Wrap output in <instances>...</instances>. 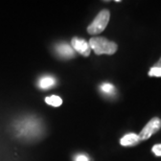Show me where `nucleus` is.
I'll use <instances>...</instances> for the list:
<instances>
[{
	"instance_id": "ddd939ff",
	"label": "nucleus",
	"mask_w": 161,
	"mask_h": 161,
	"mask_svg": "<svg viewBox=\"0 0 161 161\" xmlns=\"http://www.w3.org/2000/svg\"><path fill=\"white\" fill-rule=\"evenodd\" d=\"M75 161H90V159H89L88 156L84 155V154H80V155H78L75 157Z\"/></svg>"
},
{
	"instance_id": "4468645a",
	"label": "nucleus",
	"mask_w": 161,
	"mask_h": 161,
	"mask_svg": "<svg viewBox=\"0 0 161 161\" xmlns=\"http://www.w3.org/2000/svg\"><path fill=\"white\" fill-rule=\"evenodd\" d=\"M154 67H161V57H160V59L157 61V63L155 64V66Z\"/></svg>"
},
{
	"instance_id": "f03ea898",
	"label": "nucleus",
	"mask_w": 161,
	"mask_h": 161,
	"mask_svg": "<svg viewBox=\"0 0 161 161\" xmlns=\"http://www.w3.org/2000/svg\"><path fill=\"white\" fill-rule=\"evenodd\" d=\"M110 20V12L108 9H103L97 14L92 23L87 28V31L90 35H97L105 31Z\"/></svg>"
},
{
	"instance_id": "9d476101",
	"label": "nucleus",
	"mask_w": 161,
	"mask_h": 161,
	"mask_svg": "<svg viewBox=\"0 0 161 161\" xmlns=\"http://www.w3.org/2000/svg\"><path fill=\"white\" fill-rule=\"evenodd\" d=\"M101 91L104 92L105 94H107V95H113L115 93V88L110 83H104L101 86Z\"/></svg>"
},
{
	"instance_id": "0eeeda50",
	"label": "nucleus",
	"mask_w": 161,
	"mask_h": 161,
	"mask_svg": "<svg viewBox=\"0 0 161 161\" xmlns=\"http://www.w3.org/2000/svg\"><path fill=\"white\" fill-rule=\"evenodd\" d=\"M140 141H141L140 138L137 134L129 133L127 135H125L120 139V144L122 147H134V146H137Z\"/></svg>"
},
{
	"instance_id": "20e7f679",
	"label": "nucleus",
	"mask_w": 161,
	"mask_h": 161,
	"mask_svg": "<svg viewBox=\"0 0 161 161\" xmlns=\"http://www.w3.org/2000/svg\"><path fill=\"white\" fill-rule=\"evenodd\" d=\"M71 47L73 48V50H76L79 53H80L84 57H88L90 54V51H91V48H90L88 42L76 37L72 38Z\"/></svg>"
},
{
	"instance_id": "7ed1b4c3",
	"label": "nucleus",
	"mask_w": 161,
	"mask_h": 161,
	"mask_svg": "<svg viewBox=\"0 0 161 161\" xmlns=\"http://www.w3.org/2000/svg\"><path fill=\"white\" fill-rule=\"evenodd\" d=\"M160 129H161V119L158 117H154L146 125V127L141 130L140 134L138 136H139L140 140H147L152 135L157 133Z\"/></svg>"
},
{
	"instance_id": "1a4fd4ad",
	"label": "nucleus",
	"mask_w": 161,
	"mask_h": 161,
	"mask_svg": "<svg viewBox=\"0 0 161 161\" xmlns=\"http://www.w3.org/2000/svg\"><path fill=\"white\" fill-rule=\"evenodd\" d=\"M45 102H46L47 105L49 106H53V107H60L61 105H62V98L60 97V96L58 95H51V96H47L46 98H45Z\"/></svg>"
},
{
	"instance_id": "6e6552de",
	"label": "nucleus",
	"mask_w": 161,
	"mask_h": 161,
	"mask_svg": "<svg viewBox=\"0 0 161 161\" xmlns=\"http://www.w3.org/2000/svg\"><path fill=\"white\" fill-rule=\"evenodd\" d=\"M56 80L53 78H51V76H43V78H41L40 80H39V87L41 89H49V88H53V86H56Z\"/></svg>"
},
{
	"instance_id": "9b49d317",
	"label": "nucleus",
	"mask_w": 161,
	"mask_h": 161,
	"mask_svg": "<svg viewBox=\"0 0 161 161\" xmlns=\"http://www.w3.org/2000/svg\"><path fill=\"white\" fill-rule=\"evenodd\" d=\"M149 75L161 78V67H152L149 71Z\"/></svg>"
},
{
	"instance_id": "f8f14e48",
	"label": "nucleus",
	"mask_w": 161,
	"mask_h": 161,
	"mask_svg": "<svg viewBox=\"0 0 161 161\" xmlns=\"http://www.w3.org/2000/svg\"><path fill=\"white\" fill-rule=\"evenodd\" d=\"M152 151L156 156L160 157L161 156V144H155V146L153 147Z\"/></svg>"
},
{
	"instance_id": "f257e3e1",
	"label": "nucleus",
	"mask_w": 161,
	"mask_h": 161,
	"mask_svg": "<svg viewBox=\"0 0 161 161\" xmlns=\"http://www.w3.org/2000/svg\"><path fill=\"white\" fill-rule=\"evenodd\" d=\"M89 46L95 54H114L117 50V44L104 37H93L89 41Z\"/></svg>"
},
{
	"instance_id": "423d86ee",
	"label": "nucleus",
	"mask_w": 161,
	"mask_h": 161,
	"mask_svg": "<svg viewBox=\"0 0 161 161\" xmlns=\"http://www.w3.org/2000/svg\"><path fill=\"white\" fill-rule=\"evenodd\" d=\"M56 49L57 53H59V56L64 58V59H70V58L75 57V50H73V48L66 43H61L59 45H57Z\"/></svg>"
},
{
	"instance_id": "39448f33",
	"label": "nucleus",
	"mask_w": 161,
	"mask_h": 161,
	"mask_svg": "<svg viewBox=\"0 0 161 161\" xmlns=\"http://www.w3.org/2000/svg\"><path fill=\"white\" fill-rule=\"evenodd\" d=\"M31 125H33V130L36 131H40V125L39 122H37L34 119H30V120H23L19 125L18 130L21 133V135H25V136H35V133L31 130Z\"/></svg>"
}]
</instances>
